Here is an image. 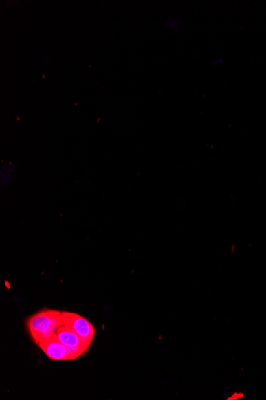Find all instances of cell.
<instances>
[{
  "label": "cell",
  "mask_w": 266,
  "mask_h": 400,
  "mask_svg": "<svg viewBox=\"0 0 266 400\" xmlns=\"http://www.w3.org/2000/svg\"><path fill=\"white\" fill-rule=\"evenodd\" d=\"M63 326V312L44 308L27 319V328L35 344L56 333Z\"/></svg>",
  "instance_id": "cell-1"
},
{
  "label": "cell",
  "mask_w": 266,
  "mask_h": 400,
  "mask_svg": "<svg viewBox=\"0 0 266 400\" xmlns=\"http://www.w3.org/2000/svg\"><path fill=\"white\" fill-rule=\"evenodd\" d=\"M38 345L52 361H67L76 359L70 349L59 341L56 333L41 339Z\"/></svg>",
  "instance_id": "cell-2"
},
{
  "label": "cell",
  "mask_w": 266,
  "mask_h": 400,
  "mask_svg": "<svg viewBox=\"0 0 266 400\" xmlns=\"http://www.w3.org/2000/svg\"><path fill=\"white\" fill-rule=\"evenodd\" d=\"M63 325L71 328L85 341L92 344L96 330L87 318L78 313L63 312Z\"/></svg>",
  "instance_id": "cell-3"
},
{
  "label": "cell",
  "mask_w": 266,
  "mask_h": 400,
  "mask_svg": "<svg viewBox=\"0 0 266 400\" xmlns=\"http://www.w3.org/2000/svg\"><path fill=\"white\" fill-rule=\"evenodd\" d=\"M56 336L60 341L70 349L76 359L87 352L91 345L71 328L63 326V325L57 330Z\"/></svg>",
  "instance_id": "cell-4"
},
{
  "label": "cell",
  "mask_w": 266,
  "mask_h": 400,
  "mask_svg": "<svg viewBox=\"0 0 266 400\" xmlns=\"http://www.w3.org/2000/svg\"><path fill=\"white\" fill-rule=\"evenodd\" d=\"M16 167H13V164L5 165L1 169V183L6 186L12 181V175L16 171Z\"/></svg>",
  "instance_id": "cell-5"
}]
</instances>
